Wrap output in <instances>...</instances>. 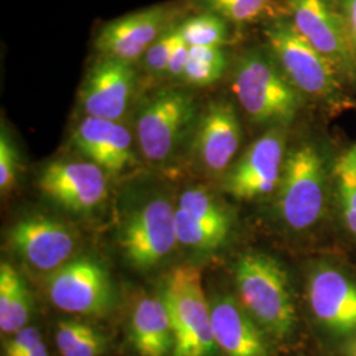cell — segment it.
Instances as JSON below:
<instances>
[{"label":"cell","mask_w":356,"mask_h":356,"mask_svg":"<svg viewBox=\"0 0 356 356\" xmlns=\"http://www.w3.org/2000/svg\"><path fill=\"white\" fill-rule=\"evenodd\" d=\"M20 175V156L8 129L1 123L0 131V191L8 195L17 185Z\"/></svg>","instance_id":"28"},{"label":"cell","mask_w":356,"mask_h":356,"mask_svg":"<svg viewBox=\"0 0 356 356\" xmlns=\"http://www.w3.org/2000/svg\"><path fill=\"white\" fill-rule=\"evenodd\" d=\"M116 242L129 267L148 272L161 266L178 245L176 204L165 194L148 197L122 222Z\"/></svg>","instance_id":"6"},{"label":"cell","mask_w":356,"mask_h":356,"mask_svg":"<svg viewBox=\"0 0 356 356\" xmlns=\"http://www.w3.org/2000/svg\"><path fill=\"white\" fill-rule=\"evenodd\" d=\"M297 31L330 61L343 79H356V48L338 0H282Z\"/></svg>","instance_id":"9"},{"label":"cell","mask_w":356,"mask_h":356,"mask_svg":"<svg viewBox=\"0 0 356 356\" xmlns=\"http://www.w3.org/2000/svg\"><path fill=\"white\" fill-rule=\"evenodd\" d=\"M179 24H169L143 57V66L148 74L165 76L172 53L181 41Z\"/></svg>","instance_id":"27"},{"label":"cell","mask_w":356,"mask_h":356,"mask_svg":"<svg viewBox=\"0 0 356 356\" xmlns=\"http://www.w3.org/2000/svg\"><path fill=\"white\" fill-rule=\"evenodd\" d=\"M53 339L60 356H104L110 348L106 331L82 318L57 321Z\"/></svg>","instance_id":"22"},{"label":"cell","mask_w":356,"mask_h":356,"mask_svg":"<svg viewBox=\"0 0 356 356\" xmlns=\"http://www.w3.org/2000/svg\"><path fill=\"white\" fill-rule=\"evenodd\" d=\"M309 307L319 325L332 335L356 332V281L330 264H319L307 276Z\"/></svg>","instance_id":"14"},{"label":"cell","mask_w":356,"mask_h":356,"mask_svg":"<svg viewBox=\"0 0 356 356\" xmlns=\"http://www.w3.org/2000/svg\"><path fill=\"white\" fill-rule=\"evenodd\" d=\"M7 243L26 266L47 276L76 257V231L61 219L29 214L15 222Z\"/></svg>","instance_id":"10"},{"label":"cell","mask_w":356,"mask_h":356,"mask_svg":"<svg viewBox=\"0 0 356 356\" xmlns=\"http://www.w3.org/2000/svg\"><path fill=\"white\" fill-rule=\"evenodd\" d=\"M204 13H214L227 23L251 24L263 17L275 15L276 0H197Z\"/></svg>","instance_id":"24"},{"label":"cell","mask_w":356,"mask_h":356,"mask_svg":"<svg viewBox=\"0 0 356 356\" xmlns=\"http://www.w3.org/2000/svg\"><path fill=\"white\" fill-rule=\"evenodd\" d=\"M232 227L227 206L210 189L195 185L179 194L176 204L178 245L197 254H211L227 243Z\"/></svg>","instance_id":"13"},{"label":"cell","mask_w":356,"mask_h":356,"mask_svg":"<svg viewBox=\"0 0 356 356\" xmlns=\"http://www.w3.org/2000/svg\"><path fill=\"white\" fill-rule=\"evenodd\" d=\"M232 90L245 115L256 123L284 128L302 107V94L281 72L270 54L247 51L232 76Z\"/></svg>","instance_id":"3"},{"label":"cell","mask_w":356,"mask_h":356,"mask_svg":"<svg viewBox=\"0 0 356 356\" xmlns=\"http://www.w3.org/2000/svg\"><path fill=\"white\" fill-rule=\"evenodd\" d=\"M108 178L91 161L56 160L42 166L36 181L53 204L74 216H90L106 202Z\"/></svg>","instance_id":"12"},{"label":"cell","mask_w":356,"mask_h":356,"mask_svg":"<svg viewBox=\"0 0 356 356\" xmlns=\"http://www.w3.org/2000/svg\"><path fill=\"white\" fill-rule=\"evenodd\" d=\"M127 341L138 356H172L175 337L160 294L140 293L129 306Z\"/></svg>","instance_id":"20"},{"label":"cell","mask_w":356,"mask_h":356,"mask_svg":"<svg viewBox=\"0 0 356 356\" xmlns=\"http://www.w3.org/2000/svg\"><path fill=\"white\" fill-rule=\"evenodd\" d=\"M350 38L356 48V0H338Z\"/></svg>","instance_id":"30"},{"label":"cell","mask_w":356,"mask_h":356,"mask_svg":"<svg viewBox=\"0 0 356 356\" xmlns=\"http://www.w3.org/2000/svg\"><path fill=\"white\" fill-rule=\"evenodd\" d=\"M195 102L189 92L161 89L141 106L136 118V140L147 161H169L195 127Z\"/></svg>","instance_id":"8"},{"label":"cell","mask_w":356,"mask_h":356,"mask_svg":"<svg viewBox=\"0 0 356 356\" xmlns=\"http://www.w3.org/2000/svg\"><path fill=\"white\" fill-rule=\"evenodd\" d=\"M189 56H191V47L185 42L184 38H181L176 49L172 53V57L169 60L168 69H166L165 76L172 78V79H175V78L181 79L182 73L185 70V66L189 61Z\"/></svg>","instance_id":"29"},{"label":"cell","mask_w":356,"mask_h":356,"mask_svg":"<svg viewBox=\"0 0 356 356\" xmlns=\"http://www.w3.org/2000/svg\"><path fill=\"white\" fill-rule=\"evenodd\" d=\"M56 309L88 318H106L114 312L116 296L111 273L94 256H76L44 281Z\"/></svg>","instance_id":"7"},{"label":"cell","mask_w":356,"mask_h":356,"mask_svg":"<svg viewBox=\"0 0 356 356\" xmlns=\"http://www.w3.org/2000/svg\"><path fill=\"white\" fill-rule=\"evenodd\" d=\"M15 356H51V353H49V348H48V346L45 343V341H42V342H40L36 346L28 348L24 353Z\"/></svg>","instance_id":"31"},{"label":"cell","mask_w":356,"mask_h":356,"mask_svg":"<svg viewBox=\"0 0 356 356\" xmlns=\"http://www.w3.org/2000/svg\"><path fill=\"white\" fill-rule=\"evenodd\" d=\"M286 159L284 128H269L245 149L223 177V191L239 201H254L276 193Z\"/></svg>","instance_id":"11"},{"label":"cell","mask_w":356,"mask_h":356,"mask_svg":"<svg viewBox=\"0 0 356 356\" xmlns=\"http://www.w3.org/2000/svg\"><path fill=\"white\" fill-rule=\"evenodd\" d=\"M335 177L339 216L348 235L356 241V170L339 159Z\"/></svg>","instance_id":"26"},{"label":"cell","mask_w":356,"mask_h":356,"mask_svg":"<svg viewBox=\"0 0 356 356\" xmlns=\"http://www.w3.org/2000/svg\"><path fill=\"white\" fill-rule=\"evenodd\" d=\"M211 323L220 356H272L273 341L238 298L216 294L210 300Z\"/></svg>","instance_id":"18"},{"label":"cell","mask_w":356,"mask_h":356,"mask_svg":"<svg viewBox=\"0 0 356 356\" xmlns=\"http://www.w3.org/2000/svg\"><path fill=\"white\" fill-rule=\"evenodd\" d=\"M157 293L165 304L173 329L172 356H220L201 268L188 263L169 268Z\"/></svg>","instance_id":"2"},{"label":"cell","mask_w":356,"mask_h":356,"mask_svg":"<svg viewBox=\"0 0 356 356\" xmlns=\"http://www.w3.org/2000/svg\"><path fill=\"white\" fill-rule=\"evenodd\" d=\"M168 11L152 7L115 19L102 26L94 45L101 57H113L134 64L165 31Z\"/></svg>","instance_id":"19"},{"label":"cell","mask_w":356,"mask_h":356,"mask_svg":"<svg viewBox=\"0 0 356 356\" xmlns=\"http://www.w3.org/2000/svg\"><path fill=\"white\" fill-rule=\"evenodd\" d=\"M238 301L273 342H288L297 329V309L285 268L270 254H243L234 267Z\"/></svg>","instance_id":"1"},{"label":"cell","mask_w":356,"mask_h":356,"mask_svg":"<svg viewBox=\"0 0 356 356\" xmlns=\"http://www.w3.org/2000/svg\"><path fill=\"white\" fill-rule=\"evenodd\" d=\"M226 66L227 56L223 48L191 47L189 61L181 79L194 88H206L222 78Z\"/></svg>","instance_id":"23"},{"label":"cell","mask_w":356,"mask_h":356,"mask_svg":"<svg viewBox=\"0 0 356 356\" xmlns=\"http://www.w3.org/2000/svg\"><path fill=\"white\" fill-rule=\"evenodd\" d=\"M135 89L136 70L131 63L101 57L82 82V110L86 116L119 122L127 113Z\"/></svg>","instance_id":"16"},{"label":"cell","mask_w":356,"mask_h":356,"mask_svg":"<svg viewBox=\"0 0 356 356\" xmlns=\"http://www.w3.org/2000/svg\"><path fill=\"white\" fill-rule=\"evenodd\" d=\"M344 354L346 356H356V335L346 346Z\"/></svg>","instance_id":"33"},{"label":"cell","mask_w":356,"mask_h":356,"mask_svg":"<svg viewBox=\"0 0 356 356\" xmlns=\"http://www.w3.org/2000/svg\"><path fill=\"white\" fill-rule=\"evenodd\" d=\"M327 204L325 159L313 144H300L286 153L280 186L276 191V213L293 232L314 229Z\"/></svg>","instance_id":"5"},{"label":"cell","mask_w":356,"mask_h":356,"mask_svg":"<svg viewBox=\"0 0 356 356\" xmlns=\"http://www.w3.org/2000/svg\"><path fill=\"white\" fill-rule=\"evenodd\" d=\"M268 51L281 72L301 94L323 103H337L343 95V78L282 15L264 28Z\"/></svg>","instance_id":"4"},{"label":"cell","mask_w":356,"mask_h":356,"mask_svg":"<svg viewBox=\"0 0 356 356\" xmlns=\"http://www.w3.org/2000/svg\"><path fill=\"white\" fill-rule=\"evenodd\" d=\"M181 36L189 47L222 48L229 42L227 22L214 13H204L179 24Z\"/></svg>","instance_id":"25"},{"label":"cell","mask_w":356,"mask_h":356,"mask_svg":"<svg viewBox=\"0 0 356 356\" xmlns=\"http://www.w3.org/2000/svg\"><path fill=\"white\" fill-rule=\"evenodd\" d=\"M242 139V124L234 104L216 101L197 119L191 149L206 173L226 175L234 164Z\"/></svg>","instance_id":"15"},{"label":"cell","mask_w":356,"mask_h":356,"mask_svg":"<svg viewBox=\"0 0 356 356\" xmlns=\"http://www.w3.org/2000/svg\"><path fill=\"white\" fill-rule=\"evenodd\" d=\"M33 296L24 276L8 261L0 264V331L13 335L29 326L33 316Z\"/></svg>","instance_id":"21"},{"label":"cell","mask_w":356,"mask_h":356,"mask_svg":"<svg viewBox=\"0 0 356 356\" xmlns=\"http://www.w3.org/2000/svg\"><path fill=\"white\" fill-rule=\"evenodd\" d=\"M341 160L356 170V144L350 151L344 153L343 156L341 157Z\"/></svg>","instance_id":"32"},{"label":"cell","mask_w":356,"mask_h":356,"mask_svg":"<svg viewBox=\"0 0 356 356\" xmlns=\"http://www.w3.org/2000/svg\"><path fill=\"white\" fill-rule=\"evenodd\" d=\"M72 143L108 177L122 176L136 164L132 135L120 122L86 116L73 129Z\"/></svg>","instance_id":"17"}]
</instances>
